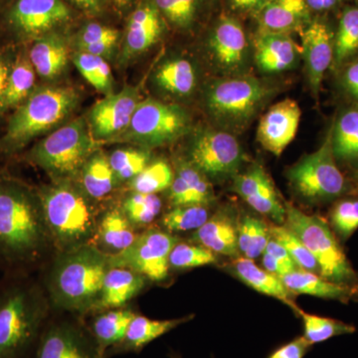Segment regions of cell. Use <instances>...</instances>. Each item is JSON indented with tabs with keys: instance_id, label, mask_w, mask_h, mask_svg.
I'll return each mask as SVG.
<instances>
[{
	"instance_id": "cell-19",
	"label": "cell",
	"mask_w": 358,
	"mask_h": 358,
	"mask_svg": "<svg viewBox=\"0 0 358 358\" xmlns=\"http://www.w3.org/2000/svg\"><path fill=\"white\" fill-rule=\"evenodd\" d=\"M301 110L292 99L275 103L264 114L257 129V140L267 152L280 157L296 138Z\"/></svg>"
},
{
	"instance_id": "cell-34",
	"label": "cell",
	"mask_w": 358,
	"mask_h": 358,
	"mask_svg": "<svg viewBox=\"0 0 358 358\" xmlns=\"http://www.w3.org/2000/svg\"><path fill=\"white\" fill-rule=\"evenodd\" d=\"M78 178L82 189L95 201L106 199L119 182L110 167L109 157L100 150L87 160Z\"/></svg>"
},
{
	"instance_id": "cell-7",
	"label": "cell",
	"mask_w": 358,
	"mask_h": 358,
	"mask_svg": "<svg viewBox=\"0 0 358 358\" xmlns=\"http://www.w3.org/2000/svg\"><path fill=\"white\" fill-rule=\"evenodd\" d=\"M270 94V90L256 78H228L213 82L207 88L205 106L221 129L232 134L249 126Z\"/></svg>"
},
{
	"instance_id": "cell-27",
	"label": "cell",
	"mask_w": 358,
	"mask_h": 358,
	"mask_svg": "<svg viewBox=\"0 0 358 358\" xmlns=\"http://www.w3.org/2000/svg\"><path fill=\"white\" fill-rule=\"evenodd\" d=\"M138 236L122 209L112 208L100 216L93 244L106 255L114 256L128 249Z\"/></svg>"
},
{
	"instance_id": "cell-49",
	"label": "cell",
	"mask_w": 358,
	"mask_h": 358,
	"mask_svg": "<svg viewBox=\"0 0 358 358\" xmlns=\"http://www.w3.org/2000/svg\"><path fill=\"white\" fill-rule=\"evenodd\" d=\"M341 69L339 83L341 89L358 106V57L346 63Z\"/></svg>"
},
{
	"instance_id": "cell-16",
	"label": "cell",
	"mask_w": 358,
	"mask_h": 358,
	"mask_svg": "<svg viewBox=\"0 0 358 358\" xmlns=\"http://www.w3.org/2000/svg\"><path fill=\"white\" fill-rule=\"evenodd\" d=\"M140 102V93L133 87H126L119 93L99 101L88 117L93 138L100 143L117 140L128 128Z\"/></svg>"
},
{
	"instance_id": "cell-53",
	"label": "cell",
	"mask_w": 358,
	"mask_h": 358,
	"mask_svg": "<svg viewBox=\"0 0 358 358\" xmlns=\"http://www.w3.org/2000/svg\"><path fill=\"white\" fill-rule=\"evenodd\" d=\"M72 9H76L89 18H98L107 11L108 0H64Z\"/></svg>"
},
{
	"instance_id": "cell-40",
	"label": "cell",
	"mask_w": 358,
	"mask_h": 358,
	"mask_svg": "<svg viewBox=\"0 0 358 358\" xmlns=\"http://www.w3.org/2000/svg\"><path fill=\"white\" fill-rule=\"evenodd\" d=\"M296 315L301 317L303 326V338L307 339L310 345L322 343L336 336L352 334L357 331V327L352 324H346L341 320L331 319V317H320L299 310Z\"/></svg>"
},
{
	"instance_id": "cell-8",
	"label": "cell",
	"mask_w": 358,
	"mask_h": 358,
	"mask_svg": "<svg viewBox=\"0 0 358 358\" xmlns=\"http://www.w3.org/2000/svg\"><path fill=\"white\" fill-rule=\"evenodd\" d=\"M284 204L287 227L293 231L315 257L320 275L345 286L355 282L357 275L326 221L317 216L308 215L289 202Z\"/></svg>"
},
{
	"instance_id": "cell-57",
	"label": "cell",
	"mask_w": 358,
	"mask_h": 358,
	"mask_svg": "<svg viewBox=\"0 0 358 358\" xmlns=\"http://www.w3.org/2000/svg\"><path fill=\"white\" fill-rule=\"evenodd\" d=\"M263 267L265 270H267L268 272L272 273L278 277H282V275L288 274V273L291 272L288 268L285 267L284 265L281 262L277 260V259L274 258V257L271 256L270 254L266 253L264 252L263 253Z\"/></svg>"
},
{
	"instance_id": "cell-9",
	"label": "cell",
	"mask_w": 358,
	"mask_h": 358,
	"mask_svg": "<svg viewBox=\"0 0 358 358\" xmlns=\"http://www.w3.org/2000/svg\"><path fill=\"white\" fill-rule=\"evenodd\" d=\"M190 127L192 117L180 106L147 99L141 101L128 128L115 141H129L150 150L174 143Z\"/></svg>"
},
{
	"instance_id": "cell-61",
	"label": "cell",
	"mask_w": 358,
	"mask_h": 358,
	"mask_svg": "<svg viewBox=\"0 0 358 358\" xmlns=\"http://www.w3.org/2000/svg\"><path fill=\"white\" fill-rule=\"evenodd\" d=\"M357 179H358V173H357Z\"/></svg>"
},
{
	"instance_id": "cell-30",
	"label": "cell",
	"mask_w": 358,
	"mask_h": 358,
	"mask_svg": "<svg viewBox=\"0 0 358 358\" xmlns=\"http://www.w3.org/2000/svg\"><path fill=\"white\" fill-rule=\"evenodd\" d=\"M169 27L192 33L214 8L209 0H152Z\"/></svg>"
},
{
	"instance_id": "cell-38",
	"label": "cell",
	"mask_w": 358,
	"mask_h": 358,
	"mask_svg": "<svg viewBox=\"0 0 358 358\" xmlns=\"http://www.w3.org/2000/svg\"><path fill=\"white\" fill-rule=\"evenodd\" d=\"M270 227L255 216H242L238 223V248L245 258L255 260L265 252L270 240Z\"/></svg>"
},
{
	"instance_id": "cell-62",
	"label": "cell",
	"mask_w": 358,
	"mask_h": 358,
	"mask_svg": "<svg viewBox=\"0 0 358 358\" xmlns=\"http://www.w3.org/2000/svg\"><path fill=\"white\" fill-rule=\"evenodd\" d=\"M173 358H178V357H173Z\"/></svg>"
},
{
	"instance_id": "cell-60",
	"label": "cell",
	"mask_w": 358,
	"mask_h": 358,
	"mask_svg": "<svg viewBox=\"0 0 358 358\" xmlns=\"http://www.w3.org/2000/svg\"><path fill=\"white\" fill-rule=\"evenodd\" d=\"M209 1L212 2L214 6H216V4H218L219 2H220V0H209Z\"/></svg>"
},
{
	"instance_id": "cell-47",
	"label": "cell",
	"mask_w": 358,
	"mask_h": 358,
	"mask_svg": "<svg viewBox=\"0 0 358 358\" xmlns=\"http://www.w3.org/2000/svg\"><path fill=\"white\" fill-rule=\"evenodd\" d=\"M176 174L180 176L189 187L195 203L208 206L215 200L209 178L187 160L182 159L178 162L176 164Z\"/></svg>"
},
{
	"instance_id": "cell-26",
	"label": "cell",
	"mask_w": 358,
	"mask_h": 358,
	"mask_svg": "<svg viewBox=\"0 0 358 358\" xmlns=\"http://www.w3.org/2000/svg\"><path fill=\"white\" fill-rule=\"evenodd\" d=\"M148 280L128 268L113 267L103 280L94 313L124 308L143 291Z\"/></svg>"
},
{
	"instance_id": "cell-39",
	"label": "cell",
	"mask_w": 358,
	"mask_h": 358,
	"mask_svg": "<svg viewBox=\"0 0 358 358\" xmlns=\"http://www.w3.org/2000/svg\"><path fill=\"white\" fill-rule=\"evenodd\" d=\"M80 74L100 93L106 96L114 94V78L107 60L99 56L75 52L72 57Z\"/></svg>"
},
{
	"instance_id": "cell-54",
	"label": "cell",
	"mask_w": 358,
	"mask_h": 358,
	"mask_svg": "<svg viewBox=\"0 0 358 358\" xmlns=\"http://www.w3.org/2000/svg\"><path fill=\"white\" fill-rule=\"evenodd\" d=\"M14 58L15 56L11 55L10 52L0 48V117L6 113L4 108V96Z\"/></svg>"
},
{
	"instance_id": "cell-50",
	"label": "cell",
	"mask_w": 358,
	"mask_h": 358,
	"mask_svg": "<svg viewBox=\"0 0 358 358\" xmlns=\"http://www.w3.org/2000/svg\"><path fill=\"white\" fill-rule=\"evenodd\" d=\"M268 0H220L223 10L239 18L253 17Z\"/></svg>"
},
{
	"instance_id": "cell-58",
	"label": "cell",
	"mask_w": 358,
	"mask_h": 358,
	"mask_svg": "<svg viewBox=\"0 0 358 358\" xmlns=\"http://www.w3.org/2000/svg\"><path fill=\"white\" fill-rule=\"evenodd\" d=\"M138 1L140 0H108L109 4H112L117 13L121 14L128 13V15Z\"/></svg>"
},
{
	"instance_id": "cell-1",
	"label": "cell",
	"mask_w": 358,
	"mask_h": 358,
	"mask_svg": "<svg viewBox=\"0 0 358 358\" xmlns=\"http://www.w3.org/2000/svg\"><path fill=\"white\" fill-rule=\"evenodd\" d=\"M53 249L37 190L0 173V272L31 275Z\"/></svg>"
},
{
	"instance_id": "cell-55",
	"label": "cell",
	"mask_w": 358,
	"mask_h": 358,
	"mask_svg": "<svg viewBox=\"0 0 358 358\" xmlns=\"http://www.w3.org/2000/svg\"><path fill=\"white\" fill-rule=\"evenodd\" d=\"M265 252L277 259V260L279 261V262H281L285 267L288 268L291 272L292 271L298 268L296 264H294L293 259H292L291 256L289 255L288 251H287V250L285 249L279 242L275 241L274 238L271 237L270 240H268Z\"/></svg>"
},
{
	"instance_id": "cell-12",
	"label": "cell",
	"mask_w": 358,
	"mask_h": 358,
	"mask_svg": "<svg viewBox=\"0 0 358 358\" xmlns=\"http://www.w3.org/2000/svg\"><path fill=\"white\" fill-rule=\"evenodd\" d=\"M31 358L103 357L83 317L67 313L55 317L52 312Z\"/></svg>"
},
{
	"instance_id": "cell-3",
	"label": "cell",
	"mask_w": 358,
	"mask_h": 358,
	"mask_svg": "<svg viewBox=\"0 0 358 358\" xmlns=\"http://www.w3.org/2000/svg\"><path fill=\"white\" fill-rule=\"evenodd\" d=\"M110 264L94 244L57 253L42 286L52 310L85 317L93 313Z\"/></svg>"
},
{
	"instance_id": "cell-22",
	"label": "cell",
	"mask_w": 358,
	"mask_h": 358,
	"mask_svg": "<svg viewBox=\"0 0 358 358\" xmlns=\"http://www.w3.org/2000/svg\"><path fill=\"white\" fill-rule=\"evenodd\" d=\"M313 17L305 0H268L252 18L257 31L292 34L301 32Z\"/></svg>"
},
{
	"instance_id": "cell-35",
	"label": "cell",
	"mask_w": 358,
	"mask_h": 358,
	"mask_svg": "<svg viewBox=\"0 0 358 358\" xmlns=\"http://www.w3.org/2000/svg\"><path fill=\"white\" fill-rule=\"evenodd\" d=\"M358 53V1L343 7L334 30L333 66L339 70Z\"/></svg>"
},
{
	"instance_id": "cell-51",
	"label": "cell",
	"mask_w": 358,
	"mask_h": 358,
	"mask_svg": "<svg viewBox=\"0 0 358 358\" xmlns=\"http://www.w3.org/2000/svg\"><path fill=\"white\" fill-rule=\"evenodd\" d=\"M310 348L312 345L307 339L303 336H299L275 348L267 358H303Z\"/></svg>"
},
{
	"instance_id": "cell-13",
	"label": "cell",
	"mask_w": 358,
	"mask_h": 358,
	"mask_svg": "<svg viewBox=\"0 0 358 358\" xmlns=\"http://www.w3.org/2000/svg\"><path fill=\"white\" fill-rule=\"evenodd\" d=\"M187 159L209 179L220 180L236 176L244 154L233 134L221 129H205L193 136Z\"/></svg>"
},
{
	"instance_id": "cell-4",
	"label": "cell",
	"mask_w": 358,
	"mask_h": 358,
	"mask_svg": "<svg viewBox=\"0 0 358 358\" xmlns=\"http://www.w3.org/2000/svg\"><path fill=\"white\" fill-rule=\"evenodd\" d=\"M52 244L57 253L93 244L98 208L72 179H54L37 189Z\"/></svg>"
},
{
	"instance_id": "cell-2",
	"label": "cell",
	"mask_w": 358,
	"mask_h": 358,
	"mask_svg": "<svg viewBox=\"0 0 358 358\" xmlns=\"http://www.w3.org/2000/svg\"><path fill=\"white\" fill-rule=\"evenodd\" d=\"M52 308L42 282L31 275L0 279V358H31Z\"/></svg>"
},
{
	"instance_id": "cell-14",
	"label": "cell",
	"mask_w": 358,
	"mask_h": 358,
	"mask_svg": "<svg viewBox=\"0 0 358 358\" xmlns=\"http://www.w3.org/2000/svg\"><path fill=\"white\" fill-rule=\"evenodd\" d=\"M178 239L166 231L150 228L140 233L128 249L109 256L110 267L128 268L148 281H166L169 273V255Z\"/></svg>"
},
{
	"instance_id": "cell-17",
	"label": "cell",
	"mask_w": 358,
	"mask_h": 358,
	"mask_svg": "<svg viewBox=\"0 0 358 358\" xmlns=\"http://www.w3.org/2000/svg\"><path fill=\"white\" fill-rule=\"evenodd\" d=\"M301 55L313 96L320 95L324 74L333 66L334 30L324 16H315L301 30Z\"/></svg>"
},
{
	"instance_id": "cell-33",
	"label": "cell",
	"mask_w": 358,
	"mask_h": 358,
	"mask_svg": "<svg viewBox=\"0 0 358 358\" xmlns=\"http://www.w3.org/2000/svg\"><path fill=\"white\" fill-rule=\"evenodd\" d=\"M122 32L113 26L98 21L85 23L73 38L77 51L85 52L103 59H110L115 53Z\"/></svg>"
},
{
	"instance_id": "cell-24",
	"label": "cell",
	"mask_w": 358,
	"mask_h": 358,
	"mask_svg": "<svg viewBox=\"0 0 358 358\" xmlns=\"http://www.w3.org/2000/svg\"><path fill=\"white\" fill-rule=\"evenodd\" d=\"M70 47V39L62 31L49 33L31 42L27 52L36 74L45 81L60 76L69 62Z\"/></svg>"
},
{
	"instance_id": "cell-5",
	"label": "cell",
	"mask_w": 358,
	"mask_h": 358,
	"mask_svg": "<svg viewBox=\"0 0 358 358\" xmlns=\"http://www.w3.org/2000/svg\"><path fill=\"white\" fill-rule=\"evenodd\" d=\"M79 96L70 86L35 88L7 122L0 138V152L20 154L35 138L60 126L76 109Z\"/></svg>"
},
{
	"instance_id": "cell-32",
	"label": "cell",
	"mask_w": 358,
	"mask_h": 358,
	"mask_svg": "<svg viewBox=\"0 0 358 358\" xmlns=\"http://www.w3.org/2000/svg\"><path fill=\"white\" fill-rule=\"evenodd\" d=\"M155 82L169 95L185 98L192 95L196 88V70L187 59H167L155 70Z\"/></svg>"
},
{
	"instance_id": "cell-31",
	"label": "cell",
	"mask_w": 358,
	"mask_h": 358,
	"mask_svg": "<svg viewBox=\"0 0 358 358\" xmlns=\"http://www.w3.org/2000/svg\"><path fill=\"white\" fill-rule=\"evenodd\" d=\"M281 280L293 294H308L327 300L346 301L352 296L348 286L324 279L317 273L296 268L288 274L282 275Z\"/></svg>"
},
{
	"instance_id": "cell-52",
	"label": "cell",
	"mask_w": 358,
	"mask_h": 358,
	"mask_svg": "<svg viewBox=\"0 0 358 358\" xmlns=\"http://www.w3.org/2000/svg\"><path fill=\"white\" fill-rule=\"evenodd\" d=\"M169 199L173 207L196 204L189 187L178 174L174 176L173 183L169 186Z\"/></svg>"
},
{
	"instance_id": "cell-45",
	"label": "cell",
	"mask_w": 358,
	"mask_h": 358,
	"mask_svg": "<svg viewBox=\"0 0 358 358\" xmlns=\"http://www.w3.org/2000/svg\"><path fill=\"white\" fill-rule=\"evenodd\" d=\"M270 234L271 237L274 238L288 251L296 267L320 274L319 265L315 257L293 231L289 230L287 226L272 225L270 226Z\"/></svg>"
},
{
	"instance_id": "cell-42",
	"label": "cell",
	"mask_w": 358,
	"mask_h": 358,
	"mask_svg": "<svg viewBox=\"0 0 358 358\" xmlns=\"http://www.w3.org/2000/svg\"><path fill=\"white\" fill-rule=\"evenodd\" d=\"M174 174L171 166L164 160H157L150 164L129 182L131 192L157 194L169 189Z\"/></svg>"
},
{
	"instance_id": "cell-18",
	"label": "cell",
	"mask_w": 358,
	"mask_h": 358,
	"mask_svg": "<svg viewBox=\"0 0 358 358\" xmlns=\"http://www.w3.org/2000/svg\"><path fill=\"white\" fill-rule=\"evenodd\" d=\"M169 28L152 0H140L127 20L122 38V60L127 62L150 50L164 38Z\"/></svg>"
},
{
	"instance_id": "cell-44",
	"label": "cell",
	"mask_w": 358,
	"mask_h": 358,
	"mask_svg": "<svg viewBox=\"0 0 358 358\" xmlns=\"http://www.w3.org/2000/svg\"><path fill=\"white\" fill-rule=\"evenodd\" d=\"M150 157L145 148H119L110 155L109 162L117 181L129 182L150 164Z\"/></svg>"
},
{
	"instance_id": "cell-10",
	"label": "cell",
	"mask_w": 358,
	"mask_h": 358,
	"mask_svg": "<svg viewBox=\"0 0 358 358\" xmlns=\"http://www.w3.org/2000/svg\"><path fill=\"white\" fill-rule=\"evenodd\" d=\"M72 20L73 9L64 0H11L0 9L2 29L23 43L61 31Z\"/></svg>"
},
{
	"instance_id": "cell-46",
	"label": "cell",
	"mask_w": 358,
	"mask_h": 358,
	"mask_svg": "<svg viewBox=\"0 0 358 358\" xmlns=\"http://www.w3.org/2000/svg\"><path fill=\"white\" fill-rule=\"evenodd\" d=\"M217 262V256L211 250L199 244L178 243L171 250L169 267L176 270H186L212 265Z\"/></svg>"
},
{
	"instance_id": "cell-21",
	"label": "cell",
	"mask_w": 358,
	"mask_h": 358,
	"mask_svg": "<svg viewBox=\"0 0 358 358\" xmlns=\"http://www.w3.org/2000/svg\"><path fill=\"white\" fill-rule=\"evenodd\" d=\"M257 67L266 74L293 69L301 55V47L291 34L257 31L254 38Z\"/></svg>"
},
{
	"instance_id": "cell-36",
	"label": "cell",
	"mask_w": 358,
	"mask_h": 358,
	"mask_svg": "<svg viewBox=\"0 0 358 358\" xmlns=\"http://www.w3.org/2000/svg\"><path fill=\"white\" fill-rule=\"evenodd\" d=\"M35 82L36 71L33 67L28 52L20 51L14 58L13 68L9 74L4 96L6 112L15 110L31 95L32 92L36 88Z\"/></svg>"
},
{
	"instance_id": "cell-37",
	"label": "cell",
	"mask_w": 358,
	"mask_h": 358,
	"mask_svg": "<svg viewBox=\"0 0 358 358\" xmlns=\"http://www.w3.org/2000/svg\"><path fill=\"white\" fill-rule=\"evenodd\" d=\"M329 131L336 159L358 160V106L343 110Z\"/></svg>"
},
{
	"instance_id": "cell-20",
	"label": "cell",
	"mask_w": 358,
	"mask_h": 358,
	"mask_svg": "<svg viewBox=\"0 0 358 358\" xmlns=\"http://www.w3.org/2000/svg\"><path fill=\"white\" fill-rule=\"evenodd\" d=\"M233 189L258 213L275 222H285V204L280 200L274 183L263 166L255 164L244 173L236 174Z\"/></svg>"
},
{
	"instance_id": "cell-28",
	"label": "cell",
	"mask_w": 358,
	"mask_h": 358,
	"mask_svg": "<svg viewBox=\"0 0 358 358\" xmlns=\"http://www.w3.org/2000/svg\"><path fill=\"white\" fill-rule=\"evenodd\" d=\"M233 273L241 280L244 284L259 293L266 296H273L282 303H286L294 313H298L300 308L294 303V294L282 282L281 278L272 273L268 272L265 268L257 266L254 260L250 259H235L232 265Z\"/></svg>"
},
{
	"instance_id": "cell-25",
	"label": "cell",
	"mask_w": 358,
	"mask_h": 358,
	"mask_svg": "<svg viewBox=\"0 0 358 358\" xmlns=\"http://www.w3.org/2000/svg\"><path fill=\"white\" fill-rule=\"evenodd\" d=\"M194 317V315H185L178 319L152 320L136 313L129 322L126 336L121 343L110 348L105 358L121 353H138L155 339L173 331Z\"/></svg>"
},
{
	"instance_id": "cell-15",
	"label": "cell",
	"mask_w": 358,
	"mask_h": 358,
	"mask_svg": "<svg viewBox=\"0 0 358 358\" xmlns=\"http://www.w3.org/2000/svg\"><path fill=\"white\" fill-rule=\"evenodd\" d=\"M205 37L212 61L224 74H237L246 64L250 45L241 18L221 11L211 21Z\"/></svg>"
},
{
	"instance_id": "cell-48",
	"label": "cell",
	"mask_w": 358,
	"mask_h": 358,
	"mask_svg": "<svg viewBox=\"0 0 358 358\" xmlns=\"http://www.w3.org/2000/svg\"><path fill=\"white\" fill-rule=\"evenodd\" d=\"M331 222L341 239H348L358 229V197L338 200L331 211Z\"/></svg>"
},
{
	"instance_id": "cell-6",
	"label": "cell",
	"mask_w": 358,
	"mask_h": 358,
	"mask_svg": "<svg viewBox=\"0 0 358 358\" xmlns=\"http://www.w3.org/2000/svg\"><path fill=\"white\" fill-rule=\"evenodd\" d=\"M100 143L92 136L88 122L81 117L35 143L26 152L25 159L43 169L54 179L74 180L87 160L98 152Z\"/></svg>"
},
{
	"instance_id": "cell-11",
	"label": "cell",
	"mask_w": 358,
	"mask_h": 358,
	"mask_svg": "<svg viewBox=\"0 0 358 358\" xmlns=\"http://www.w3.org/2000/svg\"><path fill=\"white\" fill-rule=\"evenodd\" d=\"M331 131L319 150L306 155L287 173L294 192L310 202H326L345 193V176L336 166Z\"/></svg>"
},
{
	"instance_id": "cell-59",
	"label": "cell",
	"mask_w": 358,
	"mask_h": 358,
	"mask_svg": "<svg viewBox=\"0 0 358 358\" xmlns=\"http://www.w3.org/2000/svg\"><path fill=\"white\" fill-rule=\"evenodd\" d=\"M10 1L11 0H0V9L3 8V7Z\"/></svg>"
},
{
	"instance_id": "cell-41",
	"label": "cell",
	"mask_w": 358,
	"mask_h": 358,
	"mask_svg": "<svg viewBox=\"0 0 358 358\" xmlns=\"http://www.w3.org/2000/svg\"><path fill=\"white\" fill-rule=\"evenodd\" d=\"M134 228L150 225L162 211V199L157 194L131 192L120 207Z\"/></svg>"
},
{
	"instance_id": "cell-23",
	"label": "cell",
	"mask_w": 358,
	"mask_h": 358,
	"mask_svg": "<svg viewBox=\"0 0 358 358\" xmlns=\"http://www.w3.org/2000/svg\"><path fill=\"white\" fill-rule=\"evenodd\" d=\"M238 223L239 218L232 209H220L194 231L192 242L211 250L216 255L238 258Z\"/></svg>"
},
{
	"instance_id": "cell-29",
	"label": "cell",
	"mask_w": 358,
	"mask_h": 358,
	"mask_svg": "<svg viewBox=\"0 0 358 358\" xmlns=\"http://www.w3.org/2000/svg\"><path fill=\"white\" fill-rule=\"evenodd\" d=\"M136 315L134 310L126 307L94 313L93 319L87 326L103 358L108 350L121 343Z\"/></svg>"
},
{
	"instance_id": "cell-43",
	"label": "cell",
	"mask_w": 358,
	"mask_h": 358,
	"mask_svg": "<svg viewBox=\"0 0 358 358\" xmlns=\"http://www.w3.org/2000/svg\"><path fill=\"white\" fill-rule=\"evenodd\" d=\"M211 213L207 205L192 204L173 207L166 212L162 224L169 232L196 231L209 218Z\"/></svg>"
},
{
	"instance_id": "cell-56",
	"label": "cell",
	"mask_w": 358,
	"mask_h": 358,
	"mask_svg": "<svg viewBox=\"0 0 358 358\" xmlns=\"http://www.w3.org/2000/svg\"><path fill=\"white\" fill-rule=\"evenodd\" d=\"M313 16H324L338 9L343 0H305Z\"/></svg>"
}]
</instances>
